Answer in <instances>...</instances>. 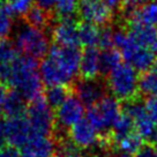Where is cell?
<instances>
[{"instance_id": "cell-45", "label": "cell", "mask_w": 157, "mask_h": 157, "mask_svg": "<svg viewBox=\"0 0 157 157\" xmlns=\"http://www.w3.org/2000/svg\"><path fill=\"white\" fill-rule=\"evenodd\" d=\"M54 157H56V156H54Z\"/></svg>"}, {"instance_id": "cell-43", "label": "cell", "mask_w": 157, "mask_h": 157, "mask_svg": "<svg viewBox=\"0 0 157 157\" xmlns=\"http://www.w3.org/2000/svg\"><path fill=\"white\" fill-rule=\"evenodd\" d=\"M156 151H157V147H156Z\"/></svg>"}, {"instance_id": "cell-3", "label": "cell", "mask_w": 157, "mask_h": 157, "mask_svg": "<svg viewBox=\"0 0 157 157\" xmlns=\"http://www.w3.org/2000/svg\"><path fill=\"white\" fill-rule=\"evenodd\" d=\"M123 114V106L113 96L106 95L95 106L88 109L87 120L101 135V140L111 143V131L114 124Z\"/></svg>"}, {"instance_id": "cell-19", "label": "cell", "mask_w": 157, "mask_h": 157, "mask_svg": "<svg viewBox=\"0 0 157 157\" xmlns=\"http://www.w3.org/2000/svg\"><path fill=\"white\" fill-rule=\"evenodd\" d=\"M27 101L17 91L10 90L7 94L5 102L2 104L1 112L5 118H16L25 116L27 111Z\"/></svg>"}, {"instance_id": "cell-42", "label": "cell", "mask_w": 157, "mask_h": 157, "mask_svg": "<svg viewBox=\"0 0 157 157\" xmlns=\"http://www.w3.org/2000/svg\"><path fill=\"white\" fill-rule=\"evenodd\" d=\"M10 1H12V0H7V2H10Z\"/></svg>"}, {"instance_id": "cell-17", "label": "cell", "mask_w": 157, "mask_h": 157, "mask_svg": "<svg viewBox=\"0 0 157 157\" xmlns=\"http://www.w3.org/2000/svg\"><path fill=\"white\" fill-rule=\"evenodd\" d=\"M127 25H143L157 28V0H152L144 6L126 14Z\"/></svg>"}, {"instance_id": "cell-40", "label": "cell", "mask_w": 157, "mask_h": 157, "mask_svg": "<svg viewBox=\"0 0 157 157\" xmlns=\"http://www.w3.org/2000/svg\"><path fill=\"white\" fill-rule=\"evenodd\" d=\"M104 2L111 8V10H117L119 6L121 5V0H103Z\"/></svg>"}, {"instance_id": "cell-16", "label": "cell", "mask_w": 157, "mask_h": 157, "mask_svg": "<svg viewBox=\"0 0 157 157\" xmlns=\"http://www.w3.org/2000/svg\"><path fill=\"white\" fill-rule=\"evenodd\" d=\"M102 73L101 52L96 48L84 49L81 56L78 74L83 80H97Z\"/></svg>"}, {"instance_id": "cell-29", "label": "cell", "mask_w": 157, "mask_h": 157, "mask_svg": "<svg viewBox=\"0 0 157 157\" xmlns=\"http://www.w3.org/2000/svg\"><path fill=\"white\" fill-rule=\"evenodd\" d=\"M13 30V14L7 6H0V40L7 39Z\"/></svg>"}, {"instance_id": "cell-26", "label": "cell", "mask_w": 157, "mask_h": 157, "mask_svg": "<svg viewBox=\"0 0 157 157\" xmlns=\"http://www.w3.org/2000/svg\"><path fill=\"white\" fill-rule=\"evenodd\" d=\"M71 94L72 93L67 87H49L44 94V98L52 110H57Z\"/></svg>"}, {"instance_id": "cell-35", "label": "cell", "mask_w": 157, "mask_h": 157, "mask_svg": "<svg viewBox=\"0 0 157 157\" xmlns=\"http://www.w3.org/2000/svg\"><path fill=\"white\" fill-rule=\"evenodd\" d=\"M0 157H22V154L20 152L19 148L10 144H5L0 147Z\"/></svg>"}, {"instance_id": "cell-38", "label": "cell", "mask_w": 157, "mask_h": 157, "mask_svg": "<svg viewBox=\"0 0 157 157\" xmlns=\"http://www.w3.org/2000/svg\"><path fill=\"white\" fill-rule=\"evenodd\" d=\"M7 94H8V87L2 82H0V110L2 108V104L7 97Z\"/></svg>"}, {"instance_id": "cell-24", "label": "cell", "mask_w": 157, "mask_h": 157, "mask_svg": "<svg viewBox=\"0 0 157 157\" xmlns=\"http://www.w3.org/2000/svg\"><path fill=\"white\" fill-rule=\"evenodd\" d=\"M25 17L28 25L42 30H45V28H48L51 23V13L38 7L37 5L33 6Z\"/></svg>"}, {"instance_id": "cell-44", "label": "cell", "mask_w": 157, "mask_h": 157, "mask_svg": "<svg viewBox=\"0 0 157 157\" xmlns=\"http://www.w3.org/2000/svg\"><path fill=\"white\" fill-rule=\"evenodd\" d=\"M0 6H1V5H0Z\"/></svg>"}, {"instance_id": "cell-33", "label": "cell", "mask_w": 157, "mask_h": 157, "mask_svg": "<svg viewBox=\"0 0 157 157\" xmlns=\"http://www.w3.org/2000/svg\"><path fill=\"white\" fill-rule=\"evenodd\" d=\"M150 1L152 0H121V7L127 14V13H131L133 10L142 7Z\"/></svg>"}, {"instance_id": "cell-39", "label": "cell", "mask_w": 157, "mask_h": 157, "mask_svg": "<svg viewBox=\"0 0 157 157\" xmlns=\"http://www.w3.org/2000/svg\"><path fill=\"white\" fill-rule=\"evenodd\" d=\"M22 157H51V156H50V155H45V154H39V152L23 150V152H22Z\"/></svg>"}, {"instance_id": "cell-22", "label": "cell", "mask_w": 157, "mask_h": 157, "mask_svg": "<svg viewBox=\"0 0 157 157\" xmlns=\"http://www.w3.org/2000/svg\"><path fill=\"white\" fill-rule=\"evenodd\" d=\"M143 144H144L143 139L140 136V134L137 132H134L129 134L128 136L112 143L109 149H113V150H117L119 152H123V154L134 157V155L140 150V148L142 147Z\"/></svg>"}, {"instance_id": "cell-32", "label": "cell", "mask_w": 157, "mask_h": 157, "mask_svg": "<svg viewBox=\"0 0 157 157\" xmlns=\"http://www.w3.org/2000/svg\"><path fill=\"white\" fill-rule=\"evenodd\" d=\"M144 108L147 110L149 117L154 120V123H157V97L151 96L144 99Z\"/></svg>"}, {"instance_id": "cell-8", "label": "cell", "mask_w": 157, "mask_h": 157, "mask_svg": "<svg viewBox=\"0 0 157 157\" xmlns=\"http://www.w3.org/2000/svg\"><path fill=\"white\" fill-rule=\"evenodd\" d=\"M123 112L132 118L135 131L140 134V136L143 140H147L148 142L154 143V141L156 140L155 123L149 117L147 110L144 108V103L140 101V98L124 104Z\"/></svg>"}, {"instance_id": "cell-21", "label": "cell", "mask_w": 157, "mask_h": 157, "mask_svg": "<svg viewBox=\"0 0 157 157\" xmlns=\"http://www.w3.org/2000/svg\"><path fill=\"white\" fill-rule=\"evenodd\" d=\"M101 30L97 25H90L82 22L78 25V40L80 45H83L86 49L90 48H96L99 46V40H101Z\"/></svg>"}, {"instance_id": "cell-10", "label": "cell", "mask_w": 157, "mask_h": 157, "mask_svg": "<svg viewBox=\"0 0 157 157\" xmlns=\"http://www.w3.org/2000/svg\"><path fill=\"white\" fill-rule=\"evenodd\" d=\"M42 82L49 87H67L73 83L75 78L68 74L59 64L49 56L42 60L38 67Z\"/></svg>"}, {"instance_id": "cell-12", "label": "cell", "mask_w": 157, "mask_h": 157, "mask_svg": "<svg viewBox=\"0 0 157 157\" xmlns=\"http://www.w3.org/2000/svg\"><path fill=\"white\" fill-rule=\"evenodd\" d=\"M5 127L7 144L14 146L16 148L23 149L27 146V143L30 141V139L34 136L25 116L5 118Z\"/></svg>"}, {"instance_id": "cell-36", "label": "cell", "mask_w": 157, "mask_h": 157, "mask_svg": "<svg viewBox=\"0 0 157 157\" xmlns=\"http://www.w3.org/2000/svg\"><path fill=\"white\" fill-rule=\"evenodd\" d=\"M34 1L38 7L43 8L49 13H51V10L56 7V4H57V0H34Z\"/></svg>"}, {"instance_id": "cell-1", "label": "cell", "mask_w": 157, "mask_h": 157, "mask_svg": "<svg viewBox=\"0 0 157 157\" xmlns=\"http://www.w3.org/2000/svg\"><path fill=\"white\" fill-rule=\"evenodd\" d=\"M6 86L17 91L27 102L42 96L43 82L39 75L37 60L19 54L10 65Z\"/></svg>"}, {"instance_id": "cell-23", "label": "cell", "mask_w": 157, "mask_h": 157, "mask_svg": "<svg viewBox=\"0 0 157 157\" xmlns=\"http://www.w3.org/2000/svg\"><path fill=\"white\" fill-rule=\"evenodd\" d=\"M134 132H136V131L134 127L132 118L125 112H123V114L117 120V123L114 124L112 131H111V144L121 140L124 137L128 136L129 134Z\"/></svg>"}, {"instance_id": "cell-6", "label": "cell", "mask_w": 157, "mask_h": 157, "mask_svg": "<svg viewBox=\"0 0 157 157\" xmlns=\"http://www.w3.org/2000/svg\"><path fill=\"white\" fill-rule=\"evenodd\" d=\"M25 118L34 136H53L54 111L45 101L43 95L29 102L25 111Z\"/></svg>"}, {"instance_id": "cell-30", "label": "cell", "mask_w": 157, "mask_h": 157, "mask_svg": "<svg viewBox=\"0 0 157 157\" xmlns=\"http://www.w3.org/2000/svg\"><path fill=\"white\" fill-rule=\"evenodd\" d=\"M17 49L15 48L14 43L8 39L0 40V64H10L19 57Z\"/></svg>"}, {"instance_id": "cell-31", "label": "cell", "mask_w": 157, "mask_h": 157, "mask_svg": "<svg viewBox=\"0 0 157 157\" xmlns=\"http://www.w3.org/2000/svg\"><path fill=\"white\" fill-rule=\"evenodd\" d=\"M33 1L34 0H12L10 2H7L6 6L13 15L25 16L30 8L34 6Z\"/></svg>"}, {"instance_id": "cell-20", "label": "cell", "mask_w": 157, "mask_h": 157, "mask_svg": "<svg viewBox=\"0 0 157 157\" xmlns=\"http://www.w3.org/2000/svg\"><path fill=\"white\" fill-rule=\"evenodd\" d=\"M56 157H83L82 149L69 139L68 135H53Z\"/></svg>"}, {"instance_id": "cell-41", "label": "cell", "mask_w": 157, "mask_h": 157, "mask_svg": "<svg viewBox=\"0 0 157 157\" xmlns=\"http://www.w3.org/2000/svg\"><path fill=\"white\" fill-rule=\"evenodd\" d=\"M156 139H157V128H156Z\"/></svg>"}, {"instance_id": "cell-15", "label": "cell", "mask_w": 157, "mask_h": 157, "mask_svg": "<svg viewBox=\"0 0 157 157\" xmlns=\"http://www.w3.org/2000/svg\"><path fill=\"white\" fill-rule=\"evenodd\" d=\"M52 39L60 46L78 48V23L73 19H59L52 27Z\"/></svg>"}, {"instance_id": "cell-7", "label": "cell", "mask_w": 157, "mask_h": 157, "mask_svg": "<svg viewBox=\"0 0 157 157\" xmlns=\"http://www.w3.org/2000/svg\"><path fill=\"white\" fill-rule=\"evenodd\" d=\"M84 105L74 94L57 110H54V133L53 135H68L69 129L83 119Z\"/></svg>"}, {"instance_id": "cell-14", "label": "cell", "mask_w": 157, "mask_h": 157, "mask_svg": "<svg viewBox=\"0 0 157 157\" xmlns=\"http://www.w3.org/2000/svg\"><path fill=\"white\" fill-rule=\"evenodd\" d=\"M68 136L82 150H91L101 144V135L87 119H82L74 125L69 129Z\"/></svg>"}, {"instance_id": "cell-2", "label": "cell", "mask_w": 157, "mask_h": 157, "mask_svg": "<svg viewBox=\"0 0 157 157\" xmlns=\"http://www.w3.org/2000/svg\"><path fill=\"white\" fill-rule=\"evenodd\" d=\"M113 48L120 52L125 63L131 65L137 73H146L156 66V53L137 43L127 30L113 31Z\"/></svg>"}, {"instance_id": "cell-25", "label": "cell", "mask_w": 157, "mask_h": 157, "mask_svg": "<svg viewBox=\"0 0 157 157\" xmlns=\"http://www.w3.org/2000/svg\"><path fill=\"white\" fill-rule=\"evenodd\" d=\"M140 93L147 97H157V65L152 69L143 73L139 81Z\"/></svg>"}, {"instance_id": "cell-13", "label": "cell", "mask_w": 157, "mask_h": 157, "mask_svg": "<svg viewBox=\"0 0 157 157\" xmlns=\"http://www.w3.org/2000/svg\"><path fill=\"white\" fill-rule=\"evenodd\" d=\"M48 56L53 59L57 64L60 65L73 78H76L80 69L81 56H82V52L78 48L60 46V45L54 44L50 48Z\"/></svg>"}, {"instance_id": "cell-37", "label": "cell", "mask_w": 157, "mask_h": 157, "mask_svg": "<svg viewBox=\"0 0 157 157\" xmlns=\"http://www.w3.org/2000/svg\"><path fill=\"white\" fill-rule=\"evenodd\" d=\"M7 144L6 139V127H5V118H0V147Z\"/></svg>"}, {"instance_id": "cell-11", "label": "cell", "mask_w": 157, "mask_h": 157, "mask_svg": "<svg viewBox=\"0 0 157 157\" xmlns=\"http://www.w3.org/2000/svg\"><path fill=\"white\" fill-rule=\"evenodd\" d=\"M106 84L99 80H80L74 86V95L88 109L106 96Z\"/></svg>"}, {"instance_id": "cell-4", "label": "cell", "mask_w": 157, "mask_h": 157, "mask_svg": "<svg viewBox=\"0 0 157 157\" xmlns=\"http://www.w3.org/2000/svg\"><path fill=\"white\" fill-rule=\"evenodd\" d=\"M139 74L131 65L121 63L108 74L106 87L119 102L128 103L139 98Z\"/></svg>"}, {"instance_id": "cell-18", "label": "cell", "mask_w": 157, "mask_h": 157, "mask_svg": "<svg viewBox=\"0 0 157 157\" xmlns=\"http://www.w3.org/2000/svg\"><path fill=\"white\" fill-rule=\"evenodd\" d=\"M127 30L137 43L154 51L157 56V28L143 25H128Z\"/></svg>"}, {"instance_id": "cell-28", "label": "cell", "mask_w": 157, "mask_h": 157, "mask_svg": "<svg viewBox=\"0 0 157 157\" xmlns=\"http://www.w3.org/2000/svg\"><path fill=\"white\" fill-rule=\"evenodd\" d=\"M78 2L80 0H57L54 10L59 19L73 17V15L78 12Z\"/></svg>"}, {"instance_id": "cell-27", "label": "cell", "mask_w": 157, "mask_h": 157, "mask_svg": "<svg viewBox=\"0 0 157 157\" xmlns=\"http://www.w3.org/2000/svg\"><path fill=\"white\" fill-rule=\"evenodd\" d=\"M121 54L116 49L104 50L101 52V66L102 73L109 74L113 68H116L118 65L121 64Z\"/></svg>"}, {"instance_id": "cell-5", "label": "cell", "mask_w": 157, "mask_h": 157, "mask_svg": "<svg viewBox=\"0 0 157 157\" xmlns=\"http://www.w3.org/2000/svg\"><path fill=\"white\" fill-rule=\"evenodd\" d=\"M14 45L22 56L37 59H44L49 53L50 42L45 30L35 28L27 22L20 25L14 37Z\"/></svg>"}, {"instance_id": "cell-34", "label": "cell", "mask_w": 157, "mask_h": 157, "mask_svg": "<svg viewBox=\"0 0 157 157\" xmlns=\"http://www.w3.org/2000/svg\"><path fill=\"white\" fill-rule=\"evenodd\" d=\"M134 157H157L156 147H154V143H144L140 150L134 155Z\"/></svg>"}, {"instance_id": "cell-9", "label": "cell", "mask_w": 157, "mask_h": 157, "mask_svg": "<svg viewBox=\"0 0 157 157\" xmlns=\"http://www.w3.org/2000/svg\"><path fill=\"white\" fill-rule=\"evenodd\" d=\"M76 14L86 23L108 27L112 20V10L103 0H80Z\"/></svg>"}]
</instances>
